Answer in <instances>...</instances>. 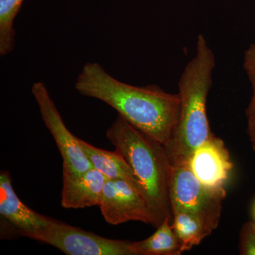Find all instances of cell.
Masks as SVG:
<instances>
[{
	"label": "cell",
	"instance_id": "2e32d148",
	"mask_svg": "<svg viewBox=\"0 0 255 255\" xmlns=\"http://www.w3.org/2000/svg\"><path fill=\"white\" fill-rule=\"evenodd\" d=\"M243 68L248 78H255V44H251L245 51Z\"/></svg>",
	"mask_w": 255,
	"mask_h": 255
},
{
	"label": "cell",
	"instance_id": "ffe728a7",
	"mask_svg": "<svg viewBox=\"0 0 255 255\" xmlns=\"http://www.w3.org/2000/svg\"><path fill=\"white\" fill-rule=\"evenodd\" d=\"M254 216H255V209H254Z\"/></svg>",
	"mask_w": 255,
	"mask_h": 255
},
{
	"label": "cell",
	"instance_id": "7c38bea8",
	"mask_svg": "<svg viewBox=\"0 0 255 255\" xmlns=\"http://www.w3.org/2000/svg\"><path fill=\"white\" fill-rule=\"evenodd\" d=\"M172 223V220L166 219L150 237L142 241L131 242L132 255H182V243Z\"/></svg>",
	"mask_w": 255,
	"mask_h": 255
},
{
	"label": "cell",
	"instance_id": "6da1fadb",
	"mask_svg": "<svg viewBox=\"0 0 255 255\" xmlns=\"http://www.w3.org/2000/svg\"><path fill=\"white\" fill-rule=\"evenodd\" d=\"M82 96L110 106L128 123L160 142L168 143L179 120V95L158 85L137 87L119 81L97 63L84 65L75 85Z\"/></svg>",
	"mask_w": 255,
	"mask_h": 255
},
{
	"label": "cell",
	"instance_id": "9c48e42d",
	"mask_svg": "<svg viewBox=\"0 0 255 255\" xmlns=\"http://www.w3.org/2000/svg\"><path fill=\"white\" fill-rule=\"evenodd\" d=\"M0 215L19 236L34 240L49 222L50 218L38 214L28 208L16 195L9 172L0 173Z\"/></svg>",
	"mask_w": 255,
	"mask_h": 255
},
{
	"label": "cell",
	"instance_id": "5bb4252c",
	"mask_svg": "<svg viewBox=\"0 0 255 255\" xmlns=\"http://www.w3.org/2000/svg\"><path fill=\"white\" fill-rule=\"evenodd\" d=\"M23 0H0V55L4 56L15 48V18Z\"/></svg>",
	"mask_w": 255,
	"mask_h": 255
},
{
	"label": "cell",
	"instance_id": "ba28073f",
	"mask_svg": "<svg viewBox=\"0 0 255 255\" xmlns=\"http://www.w3.org/2000/svg\"><path fill=\"white\" fill-rule=\"evenodd\" d=\"M188 166L201 183L211 188L224 187L233 168L226 144L214 134L196 148Z\"/></svg>",
	"mask_w": 255,
	"mask_h": 255
},
{
	"label": "cell",
	"instance_id": "ac0fdd59",
	"mask_svg": "<svg viewBox=\"0 0 255 255\" xmlns=\"http://www.w3.org/2000/svg\"><path fill=\"white\" fill-rule=\"evenodd\" d=\"M247 132L252 143H255V122H248Z\"/></svg>",
	"mask_w": 255,
	"mask_h": 255
},
{
	"label": "cell",
	"instance_id": "7a4b0ae2",
	"mask_svg": "<svg viewBox=\"0 0 255 255\" xmlns=\"http://www.w3.org/2000/svg\"><path fill=\"white\" fill-rule=\"evenodd\" d=\"M215 68L214 51L205 36L199 34L195 55L186 65L178 82L179 120L165 145L172 166L188 165L196 148L214 135L208 119L207 101Z\"/></svg>",
	"mask_w": 255,
	"mask_h": 255
},
{
	"label": "cell",
	"instance_id": "5b68a950",
	"mask_svg": "<svg viewBox=\"0 0 255 255\" xmlns=\"http://www.w3.org/2000/svg\"><path fill=\"white\" fill-rule=\"evenodd\" d=\"M34 240L68 255H132L131 242L101 237L53 219Z\"/></svg>",
	"mask_w": 255,
	"mask_h": 255
},
{
	"label": "cell",
	"instance_id": "3957f363",
	"mask_svg": "<svg viewBox=\"0 0 255 255\" xmlns=\"http://www.w3.org/2000/svg\"><path fill=\"white\" fill-rule=\"evenodd\" d=\"M106 135L131 167L157 226L166 219L172 221L169 197L172 165L165 146L134 127L120 115L109 128Z\"/></svg>",
	"mask_w": 255,
	"mask_h": 255
},
{
	"label": "cell",
	"instance_id": "d6986e66",
	"mask_svg": "<svg viewBox=\"0 0 255 255\" xmlns=\"http://www.w3.org/2000/svg\"><path fill=\"white\" fill-rule=\"evenodd\" d=\"M253 150H254L255 152V143H253Z\"/></svg>",
	"mask_w": 255,
	"mask_h": 255
},
{
	"label": "cell",
	"instance_id": "52a82bcc",
	"mask_svg": "<svg viewBox=\"0 0 255 255\" xmlns=\"http://www.w3.org/2000/svg\"><path fill=\"white\" fill-rule=\"evenodd\" d=\"M99 206L104 219L113 226L134 221L158 226L145 194L127 181L107 179Z\"/></svg>",
	"mask_w": 255,
	"mask_h": 255
},
{
	"label": "cell",
	"instance_id": "4fadbf2b",
	"mask_svg": "<svg viewBox=\"0 0 255 255\" xmlns=\"http://www.w3.org/2000/svg\"><path fill=\"white\" fill-rule=\"evenodd\" d=\"M172 224L182 243L183 253L199 246L214 231L200 218L182 209H172Z\"/></svg>",
	"mask_w": 255,
	"mask_h": 255
},
{
	"label": "cell",
	"instance_id": "e0dca14e",
	"mask_svg": "<svg viewBox=\"0 0 255 255\" xmlns=\"http://www.w3.org/2000/svg\"><path fill=\"white\" fill-rule=\"evenodd\" d=\"M249 79L252 85V90H253V95H252L251 102L247 107L246 115L248 122H255V78L251 77Z\"/></svg>",
	"mask_w": 255,
	"mask_h": 255
},
{
	"label": "cell",
	"instance_id": "8fae6325",
	"mask_svg": "<svg viewBox=\"0 0 255 255\" xmlns=\"http://www.w3.org/2000/svg\"><path fill=\"white\" fill-rule=\"evenodd\" d=\"M80 144L94 168L100 171L108 179H122L130 183L144 194L141 186L137 181L131 167L118 150L111 152L102 150L90 145L81 139Z\"/></svg>",
	"mask_w": 255,
	"mask_h": 255
},
{
	"label": "cell",
	"instance_id": "8992f818",
	"mask_svg": "<svg viewBox=\"0 0 255 255\" xmlns=\"http://www.w3.org/2000/svg\"><path fill=\"white\" fill-rule=\"evenodd\" d=\"M31 92L39 108L41 118L53 135L63 159V171L83 173L93 166L84 152L80 139L73 135L64 123L56 106L43 82H36Z\"/></svg>",
	"mask_w": 255,
	"mask_h": 255
},
{
	"label": "cell",
	"instance_id": "30bf717a",
	"mask_svg": "<svg viewBox=\"0 0 255 255\" xmlns=\"http://www.w3.org/2000/svg\"><path fill=\"white\" fill-rule=\"evenodd\" d=\"M108 178L95 168L77 174L63 171L61 206L65 209H85L100 205Z\"/></svg>",
	"mask_w": 255,
	"mask_h": 255
},
{
	"label": "cell",
	"instance_id": "277c9868",
	"mask_svg": "<svg viewBox=\"0 0 255 255\" xmlns=\"http://www.w3.org/2000/svg\"><path fill=\"white\" fill-rule=\"evenodd\" d=\"M169 197L172 211H189L202 219L213 231L219 226L226 189L204 185L189 166H172Z\"/></svg>",
	"mask_w": 255,
	"mask_h": 255
},
{
	"label": "cell",
	"instance_id": "9a60e30c",
	"mask_svg": "<svg viewBox=\"0 0 255 255\" xmlns=\"http://www.w3.org/2000/svg\"><path fill=\"white\" fill-rule=\"evenodd\" d=\"M239 251L241 255H255V223L248 221L240 233Z\"/></svg>",
	"mask_w": 255,
	"mask_h": 255
}]
</instances>
